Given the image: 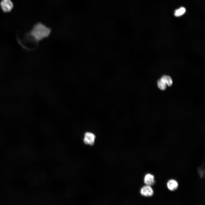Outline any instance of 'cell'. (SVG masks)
Here are the masks:
<instances>
[{
    "label": "cell",
    "mask_w": 205,
    "mask_h": 205,
    "mask_svg": "<svg viewBox=\"0 0 205 205\" xmlns=\"http://www.w3.org/2000/svg\"><path fill=\"white\" fill-rule=\"evenodd\" d=\"M51 28L45 24L38 22L34 25L30 33V36L37 42L49 36L51 34Z\"/></svg>",
    "instance_id": "6da1fadb"
},
{
    "label": "cell",
    "mask_w": 205,
    "mask_h": 205,
    "mask_svg": "<svg viewBox=\"0 0 205 205\" xmlns=\"http://www.w3.org/2000/svg\"><path fill=\"white\" fill-rule=\"evenodd\" d=\"M140 193L143 196L149 197L152 196L154 192L151 186L145 185L141 188Z\"/></svg>",
    "instance_id": "7a4b0ae2"
},
{
    "label": "cell",
    "mask_w": 205,
    "mask_h": 205,
    "mask_svg": "<svg viewBox=\"0 0 205 205\" xmlns=\"http://www.w3.org/2000/svg\"><path fill=\"white\" fill-rule=\"evenodd\" d=\"M0 6L2 11L5 13L10 12L13 7V4L11 0H2Z\"/></svg>",
    "instance_id": "3957f363"
},
{
    "label": "cell",
    "mask_w": 205,
    "mask_h": 205,
    "mask_svg": "<svg viewBox=\"0 0 205 205\" xmlns=\"http://www.w3.org/2000/svg\"><path fill=\"white\" fill-rule=\"evenodd\" d=\"M96 136L93 133L90 132H86L84 135L83 142L87 145H93L94 144Z\"/></svg>",
    "instance_id": "277c9868"
},
{
    "label": "cell",
    "mask_w": 205,
    "mask_h": 205,
    "mask_svg": "<svg viewBox=\"0 0 205 205\" xmlns=\"http://www.w3.org/2000/svg\"><path fill=\"white\" fill-rule=\"evenodd\" d=\"M144 182L145 185L151 186L154 185L155 183L154 175L149 173L146 174L144 177Z\"/></svg>",
    "instance_id": "5b68a950"
},
{
    "label": "cell",
    "mask_w": 205,
    "mask_h": 205,
    "mask_svg": "<svg viewBox=\"0 0 205 205\" xmlns=\"http://www.w3.org/2000/svg\"><path fill=\"white\" fill-rule=\"evenodd\" d=\"M167 186L169 190L174 191L178 188L179 184L178 182L175 180L173 179H171L167 181Z\"/></svg>",
    "instance_id": "8992f818"
},
{
    "label": "cell",
    "mask_w": 205,
    "mask_h": 205,
    "mask_svg": "<svg viewBox=\"0 0 205 205\" xmlns=\"http://www.w3.org/2000/svg\"><path fill=\"white\" fill-rule=\"evenodd\" d=\"M162 80L169 87L171 86L173 83L171 77L168 75H164L161 78Z\"/></svg>",
    "instance_id": "52a82bcc"
},
{
    "label": "cell",
    "mask_w": 205,
    "mask_h": 205,
    "mask_svg": "<svg viewBox=\"0 0 205 205\" xmlns=\"http://www.w3.org/2000/svg\"><path fill=\"white\" fill-rule=\"evenodd\" d=\"M186 12L185 8L183 7L176 10L174 13V15L176 17H179L184 14Z\"/></svg>",
    "instance_id": "ba28073f"
},
{
    "label": "cell",
    "mask_w": 205,
    "mask_h": 205,
    "mask_svg": "<svg viewBox=\"0 0 205 205\" xmlns=\"http://www.w3.org/2000/svg\"><path fill=\"white\" fill-rule=\"evenodd\" d=\"M157 85L158 87L162 90H165L167 87L166 84L161 79L157 81Z\"/></svg>",
    "instance_id": "9c48e42d"
}]
</instances>
